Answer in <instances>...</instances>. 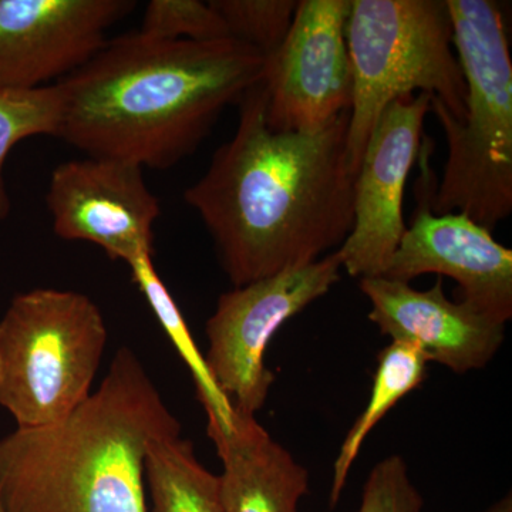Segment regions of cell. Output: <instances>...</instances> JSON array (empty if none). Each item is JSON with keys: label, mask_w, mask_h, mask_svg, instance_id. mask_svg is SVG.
I'll list each match as a JSON object with an SVG mask.
<instances>
[{"label": "cell", "mask_w": 512, "mask_h": 512, "mask_svg": "<svg viewBox=\"0 0 512 512\" xmlns=\"http://www.w3.org/2000/svg\"><path fill=\"white\" fill-rule=\"evenodd\" d=\"M340 269L335 251L313 264L222 293L205 326V360L235 413L255 417L265 406L275 382L265 365L269 343L289 319L339 282Z\"/></svg>", "instance_id": "cell-7"}, {"label": "cell", "mask_w": 512, "mask_h": 512, "mask_svg": "<svg viewBox=\"0 0 512 512\" xmlns=\"http://www.w3.org/2000/svg\"><path fill=\"white\" fill-rule=\"evenodd\" d=\"M138 32L154 39L194 42L229 37L217 10L200 0H151Z\"/></svg>", "instance_id": "cell-20"}, {"label": "cell", "mask_w": 512, "mask_h": 512, "mask_svg": "<svg viewBox=\"0 0 512 512\" xmlns=\"http://www.w3.org/2000/svg\"><path fill=\"white\" fill-rule=\"evenodd\" d=\"M453 46L466 80V109L454 117L436 97L447 160L430 205L466 214L493 231L512 212V62L503 15L491 0H447Z\"/></svg>", "instance_id": "cell-4"}, {"label": "cell", "mask_w": 512, "mask_h": 512, "mask_svg": "<svg viewBox=\"0 0 512 512\" xmlns=\"http://www.w3.org/2000/svg\"><path fill=\"white\" fill-rule=\"evenodd\" d=\"M180 421L123 348L99 389L66 419L0 439L5 512H148L146 460Z\"/></svg>", "instance_id": "cell-3"}, {"label": "cell", "mask_w": 512, "mask_h": 512, "mask_svg": "<svg viewBox=\"0 0 512 512\" xmlns=\"http://www.w3.org/2000/svg\"><path fill=\"white\" fill-rule=\"evenodd\" d=\"M106 320L84 293H19L0 319V406L19 429L66 419L92 394Z\"/></svg>", "instance_id": "cell-6"}, {"label": "cell", "mask_w": 512, "mask_h": 512, "mask_svg": "<svg viewBox=\"0 0 512 512\" xmlns=\"http://www.w3.org/2000/svg\"><path fill=\"white\" fill-rule=\"evenodd\" d=\"M359 288L382 335L413 343L457 375L483 369L503 345L507 325L447 299L441 278L427 291L384 276L359 279Z\"/></svg>", "instance_id": "cell-13"}, {"label": "cell", "mask_w": 512, "mask_h": 512, "mask_svg": "<svg viewBox=\"0 0 512 512\" xmlns=\"http://www.w3.org/2000/svg\"><path fill=\"white\" fill-rule=\"evenodd\" d=\"M346 37L353 72L346 150L355 177L377 120L394 100L427 93L463 116L467 87L447 0H350Z\"/></svg>", "instance_id": "cell-5"}, {"label": "cell", "mask_w": 512, "mask_h": 512, "mask_svg": "<svg viewBox=\"0 0 512 512\" xmlns=\"http://www.w3.org/2000/svg\"><path fill=\"white\" fill-rule=\"evenodd\" d=\"M350 0H302L291 29L265 57L266 121L275 130L315 131L352 109L346 28Z\"/></svg>", "instance_id": "cell-8"}, {"label": "cell", "mask_w": 512, "mask_h": 512, "mask_svg": "<svg viewBox=\"0 0 512 512\" xmlns=\"http://www.w3.org/2000/svg\"><path fill=\"white\" fill-rule=\"evenodd\" d=\"M481 512H512L511 495H507V497L501 498L498 503L491 505L490 508H487V510Z\"/></svg>", "instance_id": "cell-22"}, {"label": "cell", "mask_w": 512, "mask_h": 512, "mask_svg": "<svg viewBox=\"0 0 512 512\" xmlns=\"http://www.w3.org/2000/svg\"><path fill=\"white\" fill-rule=\"evenodd\" d=\"M127 0H0V84L39 89L79 70L107 30L134 9Z\"/></svg>", "instance_id": "cell-12"}, {"label": "cell", "mask_w": 512, "mask_h": 512, "mask_svg": "<svg viewBox=\"0 0 512 512\" xmlns=\"http://www.w3.org/2000/svg\"><path fill=\"white\" fill-rule=\"evenodd\" d=\"M431 97L417 93L394 100L367 140L355 177L352 231L336 249L352 278L383 276L406 232L404 188L419 160Z\"/></svg>", "instance_id": "cell-10"}, {"label": "cell", "mask_w": 512, "mask_h": 512, "mask_svg": "<svg viewBox=\"0 0 512 512\" xmlns=\"http://www.w3.org/2000/svg\"><path fill=\"white\" fill-rule=\"evenodd\" d=\"M130 271L134 282L140 288L148 305L153 309L154 316L160 322L161 328L167 333L168 339L174 348L183 357L185 365L190 369L197 397L200 400L205 413H207V429L228 430L232 426L235 412L225 394L221 392L205 356L202 355L185 322L183 312L178 308L163 279L158 275L154 266L153 255L138 256L131 261Z\"/></svg>", "instance_id": "cell-17"}, {"label": "cell", "mask_w": 512, "mask_h": 512, "mask_svg": "<svg viewBox=\"0 0 512 512\" xmlns=\"http://www.w3.org/2000/svg\"><path fill=\"white\" fill-rule=\"evenodd\" d=\"M264 66L262 53L232 37H117L56 83V137L87 157L167 170L191 156L224 110L261 82Z\"/></svg>", "instance_id": "cell-2"}, {"label": "cell", "mask_w": 512, "mask_h": 512, "mask_svg": "<svg viewBox=\"0 0 512 512\" xmlns=\"http://www.w3.org/2000/svg\"><path fill=\"white\" fill-rule=\"evenodd\" d=\"M46 205L59 238L90 242L127 265L153 255L160 201L137 165L96 157L59 164L50 175Z\"/></svg>", "instance_id": "cell-11"}, {"label": "cell", "mask_w": 512, "mask_h": 512, "mask_svg": "<svg viewBox=\"0 0 512 512\" xmlns=\"http://www.w3.org/2000/svg\"><path fill=\"white\" fill-rule=\"evenodd\" d=\"M222 461L224 512H298L309 473L255 417L235 413L228 430L207 429Z\"/></svg>", "instance_id": "cell-14"}, {"label": "cell", "mask_w": 512, "mask_h": 512, "mask_svg": "<svg viewBox=\"0 0 512 512\" xmlns=\"http://www.w3.org/2000/svg\"><path fill=\"white\" fill-rule=\"evenodd\" d=\"M227 26L229 37L254 47L268 57L291 29L295 0H211Z\"/></svg>", "instance_id": "cell-19"}, {"label": "cell", "mask_w": 512, "mask_h": 512, "mask_svg": "<svg viewBox=\"0 0 512 512\" xmlns=\"http://www.w3.org/2000/svg\"><path fill=\"white\" fill-rule=\"evenodd\" d=\"M0 512H5V510H3L2 504H0Z\"/></svg>", "instance_id": "cell-23"}, {"label": "cell", "mask_w": 512, "mask_h": 512, "mask_svg": "<svg viewBox=\"0 0 512 512\" xmlns=\"http://www.w3.org/2000/svg\"><path fill=\"white\" fill-rule=\"evenodd\" d=\"M431 141H421L417 207L412 224L387 265L384 278L410 284L424 274L457 282L460 301L507 325L512 318V251L466 214H434L437 177L430 167Z\"/></svg>", "instance_id": "cell-9"}, {"label": "cell", "mask_w": 512, "mask_h": 512, "mask_svg": "<svg viewBox=\"0 0 512 512\" xmlns=\"http://www.w3.org/2000/svg\"><path fill=\"white\" fill-rule=\"evenodd\" d=\"M427 363L429 362L426 356L416 345L403 340H392V343L380 352L372 396L343 441L339 456L333 464L330 507L335 508L339 503L350 468L355 464L367 436L400 400L424 382L427 376Z\"/></svg>", "instance_id": "cell-15"}, {"label": "cell", "mask_w": 512, "mask_h": 512, "mask_svg": "<svg viewBox=\"0 0 512 512\" xmlns=\"http://www.w3.org/2000/svg\"><path fill=\"white\" fill-rule=\"evenodd\" d=\"M423 505L406 461L390 456L370 471L357 512H421Z\"/></svg>", "instance_id": "cell-21"}, {"label": "cell", "mask_w": 512, "mask_h": 512, "mask_svg": "<svg viewBox=\"0 0 512 512\" xmlns=\"http://www.w3.org/2000/svg\"><path fill=\"white\" fill-rule=\"evenodd\" d=\"M148 512H224L220 478L202 466L191 441L158 440L147 454Z\"/></svg>", "instance_id": "cell-16"}, {"label": "cell", "mask_w": 512, "mask_h": 512, "mask_svg": "<svg viewBox=\"0 0 512 512\" xmlns=\"http://www.w3.org/2000/svg\"><path fill=\"white\" fill-rule=\"evenodd\" d=\"M60 94L56 84L39 89H15L0 84V221L9 217L12 204L6 190V160L20 141L36 136H57Z\"/></svg>", "instance_id": "cell-18"}, {"label": "cell", "mask_w": 512, "mask_h": 512, "mask_svg": "<svg viewBox=\"0 0 512 512\" xmlns=\"http://www.w3.org/2000/svg\"><path fill=\"white\" fill-rule=\"evenodd\" d=\"M234 137L184 201L207 227L234 288L319 261L353 227L350 111L315 131L275 130L259 82L242 97Z\"/></svg>", "instance_id": "cell-1"}]
</instances>
